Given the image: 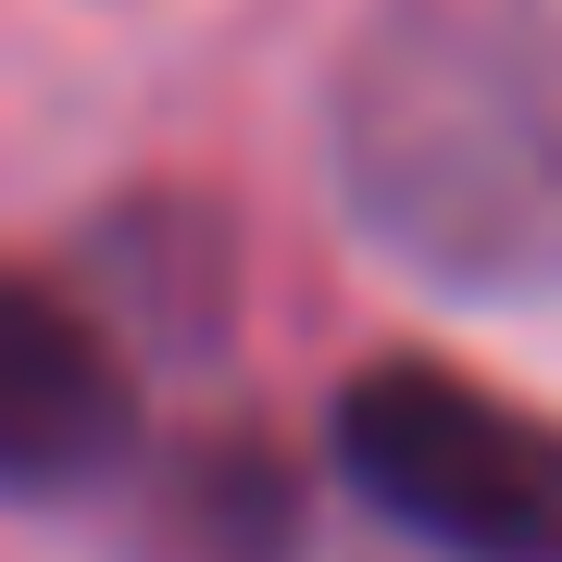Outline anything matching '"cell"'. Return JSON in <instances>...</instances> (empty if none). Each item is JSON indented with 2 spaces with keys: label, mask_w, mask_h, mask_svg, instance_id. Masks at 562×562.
<instances>
[{
  "label": "cell",
  "mask_w": 562,
  "mask_h": 562,
  "mask_svg": "<svg viewBox=\"0 0 562 562\" xmlns=\"http://www.w3.org/2000/svg\"><path fill=\"white\" fill-rule=\"evenodd\" d=\"M150 538L176 562H288L301 550V475L262 438H188L150 487Z\"/></svg>",
  "instance_id": "4"
},
{
  "label": "cell",
  "mask_w": 562,
  "mask_h": 562,
  "mask_svg": "<svg viewBox=\"0 0 562 562\" xmlns=\"http://www.w3.org/2000/svg\"><path fill=\"white\" fill-rule=\"evenodd\" d=\"M325 176L401 276L562 301V0H387L338 50Z\"/></svg>",
  "instance_id": "1"
},
{
  "label": "cell",
  "mask_w": 562,
  "mask_h": 562,
  "mask_svg": "<svg viewBox=\"0 0 562 562\" xmlns=\"http://www.w3.org/2000/svg\"><path fill=\"white\" fill-rule=\"evenodd\" d=\"M325 462L438 562H562V425L450 362H362L325 413Z\"/></svg>",
  "instance_id": "2"
},
{
  "label": "cell",
  "mask_w": 562,
  "mask_h": 562,
  "mask_svg": "<svg viewBox=\"0 0 562 562\" xmlns=\"http://www.w3.org/2000/svg\"><path fill=\"white\" fill-rule=\"evenodd\" d=\"M138 450L125 338L76 288L0 276V501H88Z\"/></svg>",
  "instance_id": "3"
}]
</instances>
